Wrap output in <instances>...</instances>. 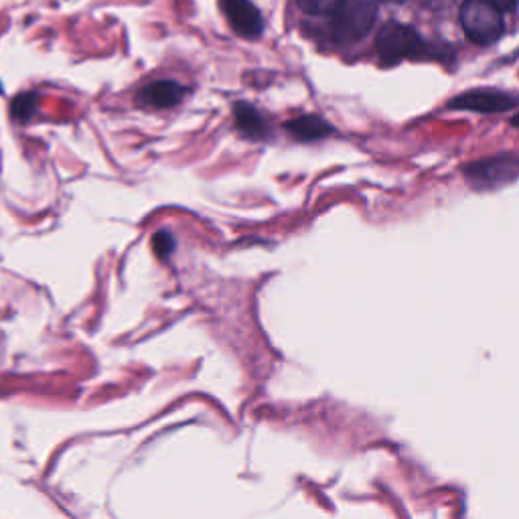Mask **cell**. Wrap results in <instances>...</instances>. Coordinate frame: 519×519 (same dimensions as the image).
Returning <instances> with one entry per match:
<instances>
[{
  "label": "cell",
  "mask_w": 519,
  "mask_h": 519,
  "mask_svg": "<svg viewBox=\"0 0 519 519\" xmlns=\"http://www.w3.org/2000/svg\"><path fill=\"white\" fill-rule=\"evenodd\" d=\"M376 17V0H343L331 17V35L337 43L359 41L372 31Z\"/></svg>",
  "instance_id": "6da1fadb"
},
{
  "label": "cell",
  "mask_w": 519,
  "mask_h": 519,
  "mask_svg": "<svg viewBox=\"0 0 519 519\" xmlns=\"http://www.w3.org/2000/svg\"><path fill=\"white\" fill-rule=\"evenodd\" d=\"M461 25L465 35L479 45L495 43L505 29L501 11L487 0H465L461 7Z\"/></svg>",
  "instance_id": "7a4b0ae2"
},
{
  "label": "cell",
  "mask_w": 519,
  "mask_h": 519,
  "mask_svg": "<svg viewBox=\"0 0 519 519\" xmlns=\"http://www.w3.org/2000/svg\"><path fill=\"white\" fill-rule=\"evenodd\" d=\"M463 173L475 189H497L519 177V159L513 155H499L471 163Z\"/></svg>",
  "instance_id": "3957f363"
},
{
  "label": "cell",
  "mask_w": 519,
  "mask_h": 519,
  "mask_svg": "<svg viewBox=\"0 0 519 519\" xmlns=\"http://www.w3.org/2000/svg\"><path fill=\"white\" fill-rule=\"evenodd\" d=\"M376 49L384 63H400L406 57L422 55L424 43L412 27L390 23L380 29L376 37Z\"/></svg>",
  "instance_id": "277c9868"
},
{
  "label": "cell",
  "mask_w": 519,
  "mask_h": 519,
  "mask_svg": "<svg viewBox=\"0 0 519 519\" xmlns=\"http://www.w3.org/2000/svg\"><path fill=\"white\" fill-rule=\"evenodd\" d=\"M232 31L242 39H258L264 33V17L252 0H219Z\"/></svg>",
  "instance_id": "5b68a950"
},
{
  "label": "cell",
  "mask_w": 519,
  "mask_h": 519,
  "mask_svg": "<svg viewBox=\"0 0 519 519\" xmlns=\"http://www.w3.org/2000/svg\"><path fill=\"white\" fill-rule=\"evenodd\" d=\"M187 88L181 86L175 80H159L144 86L138 96H136V104L140 108H148V110H169L175 108L177 104H181V100L185 98Z\"/></svg>",
  "instance_id": "8992f818"
},
{
  "label": "cell",
  "mask_w": 519,
  "mask_h": 519,
  "mask_svg": "<svg viewBox=\"0 0 519 519\" xmlns=\"http://www.w3.org/2000/svg\"><path fill=\"white\" fill-rule=\"evenodd\" d=\"M517 104L515 98L495 92V90H475L461 94L451 102V108L455 110H471V112H481V114H497L511 110Z\"/></svg>",
  "instance_id": "52a82bcc"
},
{
  "label": "cell",
  "mask_w": 519,
  "mask_h": 519,
  "mask_svg": "<svg viewBox=\"0 0 519 519\" xmlns=\"http://www.w3.org/2000/svg\"><path fill=\"white\" fill-rule=\"evenodd\" d=\"M234 120H236V130L248 140H266L270 136V124L254 104L236 102Z\"/></svg>",
  "instance_id": "ba28073f"
},
{
  "label": "cell",
  "mask_w": 519,
  "mask_h": 519,
  "mask_svg": "<svg viewBox=\"0 0 519 519\" xmlns=\"http://www.w3.org/2000/svg\"><path fill=\"white\" fill-rule=\"evenodd\" d=\"M286 132L299 142H315V140H323L325 136H329L333 132V126L323 120L321 116H315V114H307V116H301V118H294V120H288L284 124Z\"/></svg>",
  "instance_id": "9c48e42d"
},
{
  "label": "cell",
  "mask_w": 519,
  "mask_h": 519,
  "mask_svg": "<svg viewBox=\"0 0 519 519\" xmlns=\"http://www.w3.org/2000/svg\"><path fill=\"white\" fill-rule=\"evenodd\" d=\"M37 102H39V92L19 94L11 102V118L19 124H27L37 114Z\"/></svg>",
  "instance_id": "30bf717a"
},
{
  "label": "cell",
  "mask_w": 519,
  "mask_h": 519,
  "mask_svg": "<svg viewBox=\"0 0 519 519\" xmlns=\"http://www.w3.org/2000/svg\"><path fill=\"white\" fill-rule=\"evenodd\" d=\"M343 0H296V5L305 13L313 17H333Z\"/></svg>",
  "instance_id": "8fae6325"
},
{
  "label": "cell",
  "mask_w": 519,
  "mask_h": 519,
  "mask_svg": "<svg viewBox=\"0 0 519 519\" xmlns=\"http://www.w3.org/2000/svg\"><path fill=\"white\" fill-rule=\"evenodd\" d=\"M151 246H153V252L159 260H169L177 248V242H175V236L167 230H159L153 240H151Z\"/></svg>",
  "instance_id": "7c38bea8"
},
{
  "label": "cell",
  "mask_w": 519,
  "mask_h": 519,
  "mask_svg": "<svg viewBox=\"0 0 519 519\" xmlns=\"http://www.w3.org/2000/svg\"><path fill=\"white\" fill-rule=\"evenodd\" d=\"M487 3H491L499 11H513L519 0H487Z\"/></svg>",
  "instance_id": "4fadbf2b"
},
{
  "label": "cell",
  "mask_w": 519,
  "mask_h": 519,
  "mask_svg": "<svg viewBox=\"0 0 519 519\" xmlns=\"http://www.w3.org/2000/svg\"><path fill=\"white\" fill-rule=\"evenodd\" d=\"M511 124H513V126H517V128H519V114H517V116H513V120H511Z\"/></svg>",
  "instance_id": "5bb4252c"
},
{
  "label": "cell",
  "mask_w": 519,
  "mask_h": 519,
  "mask_svg": "<svg viewBox=\"0 0 519 519\" xmlns=\"http://www.w3.org/2000/svg\"><path fill=\"white\" fill-rule=\"evenodd\" d=\"M0 92H3V84H0Z\"/></svg>",
  "instance_id": "9a60e30c"
}]
</instances>
